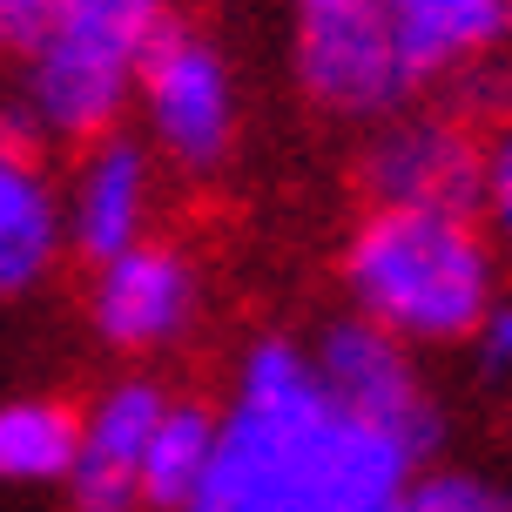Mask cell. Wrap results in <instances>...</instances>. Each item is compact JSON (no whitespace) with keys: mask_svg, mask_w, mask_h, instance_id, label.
<instances>
[{"mask_svg":"<svg viewBox=\"0 0 512 512\" xmlns=\"http://www.w3.org/2000/svg\"><path fill=\"white\" fill-rule=\"evenodd\" d=\"M418 465L432 459L337 405L304 337L263 331L236 358L209 465L176 512H391Z\"/></svg>","mask_w":512,"mask_h":512,"instance_id":"obj_1","label":"cell"},{"mask_svg":"<svg viewBox=\"0 0 512 512\" xmlns=\"http://www.w3.org/2000/svg\"><path fill=\"white\" fill-rule=\"evenodd\" d=\"M351 317L391 331L411 351L472 344L486 310L506 297V263L479 209H378L364 203L344 236Z\"/></svg>","mask_w":512,"mask_h":512,"instance_id":"obj_2","label":"cell"},{"mask_svg":"<svg viewBox=\"0 0 512 512\" xmlns=\"http://www.w3.org/2000/svg\"><path fill=\"white\" fill-rule=\"evenodd\" d=\"M176 0H54L48 27L14 54L7 128L34 149H75L102 128H122L135 95V61Z\"/></svg>","mask_w":512,"mask_h":512,"instance_id":"obj_3","label":"cell"},{"mask_svg":"<svg viewBox=\"0 0 512 512\" xmlns=\"http://www.w3.org/2000/svg\"><path fill=\"white\" fill-rule=\"evenodd\" d=\"M135 135L149 155L182 182H209L230 169L243 142V88L236 61L223 54L216 34L189 21H169L135 61V95H128Z\"/></svg>","mask_w":512,"mask_h":512,"instance_id":"obj_4","label":"cell"},{"mask_svg":"<svg viewBox=\"0 0 512 512\" xmlns=\"http://www.w3.org/2000/svg\"><path fill=\"white\" fill-rule=\"evenodd\" d=\"M290 75L331 122H384L418 102L378 0H290Z\"/></svg>","mask_w":512,"mask_h":512,"instance_id":"obj_5","label":"cell"},{"mask_svg":"<svg viewBox=\"0 0 512 512\" xmlns=\"http://www.w3.org/2000/svg\"><path fill=\"white\" fill-rule=\"evenodd\" d=\"M209 304V277L196 250L176 236H142L128 250L88 263V331L115 358H169L182 351Z\"/></svg>","mask_w":512,"mask_h":512,"instance_id":"obj_6","label":"cell"},{"mask_svg":"<svg viewBox=\"0 0 512 512\" xmlns=\"http://www.w3.org/2000/svg\"><path fill=\"white\" fill-rule=\"evenodd\" d=\"M304 344H310L317 378L331 384V398L344 411H358L364 425L391 432L418 459H432L438 445H445V405H438V391H432V378H425V364H418L411 344H398L391 331L364 324V317H331Z\"/></svg>","mask_w":512,"mask_h":512,"instance_id":"obj_7","label":"cell"},{"mask_svg":"<svg viewBox=\"0 0 512 512\" xmlns=\"http://www.w3.org/2000/svg\"><path fill=\"white\" fill-rule=\"evenodd\" d=\"M479 169L486 135L452 108H398L371 122L358 155L364 203L378 209H479Z\"/></svg>","mask_w":512,"mask_h":512,"instance_id":"obj_8","label":"cell"},{"mask_svg":"<svg viewBox=\"0 0 512 512\" xmlns=\"http://www.w3.org/2000/svg\"><path fill=\"white\" fill-rule=\"evenodd\" d=\"M162 162L149 155V142L135 128H102L75 142L68 169H61V236H68V256L81 263H102V256L128 250L155 236V216H162Z\"/></svg>","mask_w":512,"mask_h":512,"instance_id":"obj_9","label":"cell"},{"mask_svg":"<svg viewBox=\"0 0 512 512\" xmlns=\"http://www.w3.org/2000/svg\"><path fill=\"white\" fill-rule=\"evenodd\" d=\"M162 405H169V384L128 371V378H108L75 411V465H68L75 512H142L135 479H142V452H149Z\"/></svg>","mask_w":512,"mask_h":512,"instance_id":"obj_10","label":"cell"},{"mask_svg":"<svg viewBox=\"0 0 512 512\" xmlns=\"http://www.w3.org/2000/svg\"><path fill=\"white\" fill-rule=\"evenodd\" d=\"M418 95L486 75L512 54V0H378Z\"/></svg>","mask_w":512,"mask_h":512,"instance_id":"obj_11","label":"cell"},{"mask_svg":"<svg viewBox=\"0 0 512 512\" xmlns=\"http://www.w3.org/2000/svg\"><path fill=\"white\" fill-rule=\"evenodd\" d=\"M61 182L27 135L0 128V304H21L61 270Z\"/></svg>","mask_w":512,"mask_h":512,"instance_id":"obj_12","label":"cell"},{"mask_svg":"<svg viewBox=\"0 0 512 512\" xmlns=\"http://www.w3.org/2000/svg\"><path fill=\"white\" fill-rule=\"evenodd\" d=\"M68 465H75V405L68 398H48V391L0 398V486H68Z\"/></svg>","mask_w":512,"mask_h":512,"instance_id":"obj_13","label":"cell"},{"mask_svg":"<svg viewBox=\"0 0 512 512\" xmlns=\"http://www.w3.org/2000/svg\"><path fill=\"white\" fill-rule=\"evenodd\" d=\"M209 445H216V405L169 391V405H162V418L149 432V452H142V479H135L142 512H176L203 479Z\"/></svg>","mask_w":512,"mask_h":512,"instance_id":"obj_14","label":"cell"},{"mask_svg":"<svg viewBox=\"0 0 512 512\" xmlns=\"http://www.w3.org/2000/svg\"><path fill=\"white\" fill-rule=\"evenodd\" d=\"M391 512H512V486L472 465H418Z\"/></svg>","mask_w":512,"mask_h":512,"instance_id":"obj_15","label":"cell"},{"mask_svg":"<svg viewBox=\"0 0 512 512\" xmlns=\"http://www.w3.org/2000/svg\"><path fill=\"white\" fill-rule=\"evenodd\" d=\"M479 223H486L499 263L512 270V115L486 135V169H479Z\"/></svg>","mask_w":512,"mask_h":512,"instance_id":"obj_16","label":"cell"},{"mask_svg":"<svg viewBox=\"0 0 512 512\" xmlns=\"http://www.w3.org/2000/svg\"><path fill=\"white\" fill-rule=\"evenodd\" d=\"M472 364H479V384L512 411V297H499L486 324L472 331Z\"/></svg>","mask_w":512,"mask_h":512,"instance_id":"obj_17","label":"cell"},{"mask_svg":"<svg viewBox=\"0 0 512 512\" xmlns=\"http://www.w3.org/2000/svg\"><path fill=\"white\" fill-rule=\"evenodd\" d=\"M48 14H54V0H0V54L14 61V54L48 27Z\"/></svg>","mask_w":512,"mask_h":512,"instance_id":"obj_18","label":"cell"}]
</instances>
